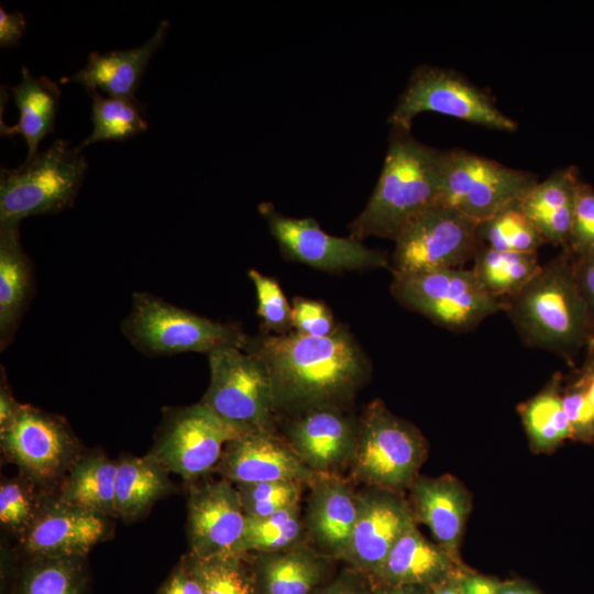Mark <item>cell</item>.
Segmentation results:
<instances>
[{
    "instance_id": "484cf974",
    "label": "cell",
    "mask_w": 594,
    "mask_h": 594,
    "mask_svg": "<svg viewBox=\"0 0 594 594\" xmlns=\"http://www.w3.org/2000/svg\"><path fill=\"white\" fill-rule=\"evenodd\" d=\"M579 179L572 167L537 180L518 207L535 223L547 243L566 249Z\"/></svg>"
},
{
    "instance_id": "30bf717a",
    "label": "cell",
    "mask_w": 594,
    "mask_h": 594,
    "mask_svg": "<svg viewBox=\"0 0 594 594\" xmlns=\"http://www.w3.org/2000/svg\"><path fill=\"white\" fill-rule=\"evenodd\" d=\"M534 174L462 148L442 152L440 201L480 223L516 205Z\"/></svg>"
},
{
    "instance_id": "ffe728a7",
    "label": "cell",
    "mask_w": 594,
    "mask_h": 594,
    "mask_svg": "<svg viewBox=\"0 0 594 594\" xmlns=\"http://www.w3.org/2000/svg\"><path fill=\"white\" fill-rule=\"evenodd\" d=\"M464 566L460 559L426 539L413 522L395 542L371 581L377 585L431 590L460 573Z\"/></svg>"
},
{
    "instance_id": "4dcf8cb0",
    "label": "cell",
    "mask_w": 594,
    "mask_h": 594,
    "mask_svg": "<svg viewBox=\"0 0 594 594\" xmlns=\"http://www.w3.org/2000/svg\"><path fill=\"white\" fill-rule=\"evenodd\" d=\"M560 378V375H553L543 391L518 408L530 444L536 451L554 450L572 437L562 406Z\"/></svg>"
},
{
    "instance_id": "8d00e7d4",
    "label": "cell",
    "mask_w": 594,
    "mask_h": 594,
    "mask_svg": "<svg viewBox=\"0 0 594 594\" xmlns=\"http://www.w3.org/2000/svg\"><path fill=\"white\" fill-rule=\"evenodd\" d=\"M302 484L297 481L239 483L235 484V488L239 492L245 515L262 518L287 506L298 504Z\"/></svg>"
},
{
    "instance_id": "d4e9b609",
    "label": "cell",
    "mask_w": 594,
    "mask_h": 594,
    "mask_svg": "<svg viewBox=\"0 0 594 594\" xmlns=\"http://www.w3.org/2000/svg\"><path fill=\"white\" fill-rule=\"evenodd\" d=\"M19 224H0L1 351L12 342L34 289L32 264L22 246Z\"/></svg>"
},
{
    "instance_id": "d6986e66",
    "label": "cell",
    "mask_w": 594,
    "mask_h": 594,
    "mask_svg": "<svg viewBox=\"0 0 594 594\" xmlns=\"http://www.w3.org/2000/svg\"><path fill=\"white\" fill-rule=\"evenodd\" d=\"M358 425L341 408H316L298 413L286 427L288 444L311 471L332 474L352 460Z\"/></svg>"
},
{
    "instance_id": "e575fe53",
    "label": "cell",
    "mask_w": 594,
    "mask_h": 594,
    "mask_svg": "<svg viewBox=\"0 0 594 594\" xmlns=\"http://www.w3.org/2000/svg\"><path fill=\"white\" fill-rule=\"evenodd\" d=\"M517 204L477 224L482 244L499 252L530 253L547 243Z\"/></svg>"
},
{
    "instance_id": "b9f144b4",
    "label": "cell",
    "mask_w": 594,
    "mask_h": 594,
    "mask_svg": "<svg viewBox=\"0 0 594 594\" xmlns=\"http://www.w3.org/2000/svg\"><path fill=\"white\" fill-rule=\"evenodd\" d=\"M292 327L299 334L323 338L332 334L339 324L334 323L332 314L324 304L297 298L292 306Z\"/></svg>"
},
{
    "instance_id": "db71d44e",
    "label": "cell",
    "mask_w": 594,
    "mask_h": 594,
    "mask_svg": "<svg viewBox=\"0 0 594 594\" xmlns=\"http://www.w3.org/2000/svg\"><path fill=\"white\" fill-rule=\"evenodd\" d=\"M587 345H588V348L594 349V332L590 337Z\"/></svg>"
},
{
    "instance_id": "816d5d0a",
    "label": "cell",
    "mask_w": 594,
    "mask_h": 594,
    "mask_svg": "<svg viewBox=\"0 0 594 594\" xmlns=\"http://www.w3.org/2000/svg\"><path fill=\"white\" fill-rule=\"evenodd\" d=\"M463 569L457 575L429 590V594H463L461 590V574Z\"/></svg>"
},
{
    "instance_id": "8fae6325",
    "label": "cell",
    "mask_w": 594,
    "mask_h": 594,
    "mask_svg": "<svg viewBox=\"0 0 594 594\" xmlns=\"http://www.w3.org/2000/svg\"><path fill=\"white\" fill-rule=\"evenodd\" d=\"M477 224L442 204L424 211L395 239L389 260L393 278L461 267L474 258L481 244Z\"/></svg>"
},
{
    "instance_id": "f907efd6",
    "label": "cell",
    "mask_w": 594,
    "mask_h": 594,
    "mask_svg": "<svg viewBox=\"0 0 594 594\" xmlns=\"http://www.w3.org/2000/svg\"><path fill=\"white\" fill-rule=\"evenodd\" d=\"M373 594H429V590L417 586L373 584Z\"/></svg>"
},
{
    "instance_id": "6da1fadb",
    "label": "cell",
    "mask_w": 594,
    "mask_h": 594,
    "mask_svg": "<svg viewBox=\"0 0 594 594\" xmlns=\"http://www.w3.org/2000/svg\"><path fill=\"white\" fill-rule=\"evenodd\" d=\"M244 349L256 354L272 378L276 411L341 408L365 383L370 364L343 327L314 338L297 332L249 338Z\"/></svg>"
},
{
    "instance_id": "2e32d148",
    "label": "cell",
    "mask_w": 594,
    "mask_h": 594,
    "mask_svg": "<svg viewBox=\"0 0 594 594\" xmlns=\"http://www.w3.org/2000/svg\"><path fill=\"white\" fill-rule=\"evenodd\" d=\"M105 516L57 498L40 503L21 535L22 549L35 558H84L106 534Z\"/></svg>"
},
{
    "instance_id": "8992f818",
    "label": "cell",
    "mask_w": 594,
    "mask_h": 594,
    "mask_svg": "<svg viewBox=\"0 0 594 594\" xmlns=\"http://www.w3.org/2000/svg\"><path fill=\"white\" fill-rule=\"evenodd\" d=\"M427 457L421 432L375 399L364 409L352 458L353 475L369 485L399 493L410 487Z\"/></svg>"
},
{
    "instance_id": "7bdbcfd3",
    "label": "cell",
    "mask_w": 594,
    "mask_h": 594,
    "mask_svg": "<svg viewBox=\"0 0 594 594\" xmlns=\"http://www.w3.org/2000/svg\"><path fill=\"white\" fill-rule=\"evenodd\" d=\"M312 594H373V583L367 575L351 568Z\"/></svg>"
},
{
    "instance_id": "3957f363",
    "label": "cell",
    "mask_w": 594,
    "mask_h": 594,
    "mask_svg": "<svg viewBox=\"0 0 594 594\" xmlns=\"http://www.w3.org/2000/svg\"><path fill=\"white\" fill-rule=\"evenodd\" d=\"M506 314L526 345L572 361L592 336V319L576 284L573 255L563 250L517 294Z\"/></svg>"
},
{
    "instance_id": "5b68a950",
    "label": "cell",
    "mask_w": 594,
    "mask_h": 594,
    "mask_svg": "<svg viewBox=\"0 0 594 594\" xmlns=\"http://www.w3.org/2000/svg\"><path fill=\"white\" fill-rule=\"evenodd\" d=\"M121 329L134 348L148 356L185 352L208 355L223 346L244 348L249 339L233 323L208 319L145 292L133 294Z\"/></svg>"
},
{
    "instance_id": "4316f807",
    "label": "cell",
    "mask_w": 594,
    "mask_h": 594,
    "mask_svg": "<svg viewBox=\"0 0 594 594\" xmlns=\"http://www.w3.org/2000/svg\"><path fill=\"white\" fill-rule=\"evenodd\" d=\"M11 94L19 120L11 127L0 121L1 135L14 138L21 134L29 148L26 158H31L38 153L41 141L54 130L61 89L46 76L35 77L23 66L21 81L11 88Z\"/></svg>"
},
{
    "instance_id": "ba28073f",
    "label": "cell",
    "mask_w": 594,
    "mask_h": 594,
    "mask_svg": "<svg viewBox=\"0 0 594 594\" xmlns=\"http://www.w3.org/2000/svg\"><path fill=\"white\" fill-rule=\"evenodd\" d=\"M427 111L504 132L518 128L490 92L452 69L422 65L411 74L388 123L410 130L416 116Z\"/></svg>"
},
{
    "instance_id": "44dd1931",
    "label": "cell",
    "mask_w": 594,
    "mask_h": 594,
    "mask_svg": "<svg viewBox=\"0 0 594 594\" xmlns=\"http://www.w3.org/2000/svg\"><path fill=\"white\" fill-rule=\"evenodd\" d=\"M410 499L415 521L426 525L439 546L460 559L459 548L471 509V496L464 485L450 474L417 476L410 485Z\"/></svg>"
},
{
    "instance_id": "c3c4849f",
    "label": "cell",
    "mask_w": 594,
    "mask_h": 594,
    "mask_svg": "<svg viewBox=\"0 0 594 594\" xmlns=\"http://www.w3.org/2000/svg\"><path fill=\"white\" fill-rule=\"evenodd\" d=\"M8 389L7 383H1L0 391V427L7 425L15 415L20 407Z\"/></svg>"
},
{
    "instance_id": "603a6c76",
    "label": "cell",
    "mask_w": 594,
    "mask_h": 594,
    "mask_svg": "<svg viewBox=\"0 0 594 594\" xmlns=\"http://www.w3.org/2000/svg\"><path fill=\"white\" fill-rule=\"evenodd\" d=\"M168 21H161L154 34L141 46L90 53L87 64L77 73L63 77L61 82L81 85L88 92L97 90L108 97L135 98V91L151 57L164 44Z\"/></svg>"
},
{
    "instance_id": "83f0119b",
    "label": "cell",
    "mask_w": 594,
    "mask_h": 594,
    "mask_svg": "<svg viewBox=\"0 0 594 594\" xmlns=\"http://www.w3.org/2000/svg\"><path fill=\"white\" fill-rule=\"evenodd\" d=\"M169 471L147 454L125 457L118 462L116 476V513L124 520L144 514L170 488Z\"/></svg>"
},
{
    "instance_id": "f35d334b",
    "label": "cell",
    "mask_w": 594,
    "mask_h": 594,
    "mask_svg": "<svg viewBox=\"0 0 594 594\" xmlns=\"http://www.w3.org/2000/svg\"><path fill=\"white\" fill-rule=\"evenodd\" d=\"M41 502L22 480L4 481L0 486V521L12 531L23 534L34 519Z\"/></svg>"
},
{
    "instance_id": "277c9868",
    "label": "cell",
    "mask_w": 594,
    "mask_h": 594,
    "mask_svg": "<svg viewBox=\"0 0 594 594\" xmlns=\"http://www.w3.org/2000/svg\"><path fill=\"white\" fill-rule=\"evenodd\" d=\"M88 163L77 146L55 140L16 168L1 169L0 224L72 207L85 179Z\"/></svg>"
},
{
    "instance_id": "bcb514c9",
    "label": "cell",
    "mask_w": 594,
    "mask_h": 594,
    "mask_svg": "<svg viewBox=\"0 0 594 594\" xmlns=\"http://www.w3.org/2000/svg\"><path fill=\"white\" fill-rule=\"evenodd\" d=\"M26 28L23 13L19 11L7 12L0 7V46L12 47L19 44Z\"/></svg>"
},
{
    "instance_id": "9c48e42d",
    "label": "cell",
    "mask_w": 594,
    "mask_h": 594,
    "mask_svg": "<svg viewBox=\"0 0 594 594\" xmlns=\"http://www.w3.org/2000/svg\"><path fill=\"white\" fill-rule=\"evenodd\" d=\"M209 387L200 403L222 419L245 430L274 432V388L265 363L235 345L208 354Z\"/></svg>"
},
{
    "instance_id": "f1b7e54d",
    "label": "cell",
    "mask_w": 594,
    "mask_h": 594,
    "mask_svg": "<svg viewBox=\"0 0 594 594\" xmlns=\"http://www.w3.org/2000/svg\"><path fill=\"white\" fill-rule=\"evenodd\" d=\"M118 462L101 453L77 459L58 497L101 516L116 513V476Z\"/></svg>"
},
{
    "instance_id": "cb8c5ba5",
    "label": "cell",
    "mask_w": 594,
    "mask_h": 594,
    "mask_svg": "<svg viewBox=\"0 0 594 594\" xmlns=\"http://www.w3.org/2000/svg\"><path fill=\"white\" fill-rule=\"evenodd\" d=\"M330 558L302 542L274 552L257 553L251 570L255 592L312 594L328 571Z\"/></svg>"
},
{
    "instance_id": "ab89813d",
    "label": "cell",
    "mask_w": 594,
    "mask_h": 594,
    "mask_svg": "<svg viewBox=\"0 0 594 594\" xmlns=\"http://www.w3.org/2000/svg\"><path fill=\"white\" fill-rule=\"evenodd\" d=\"M565 250L574 256L594 251V189L580 180Z\"/></svg>"
},
{
    "instance_id": "836d02e7",
    "label": "cell",
    "mask_w": 594,
    "mask_h": 594,
    "mask_svg": "<svg viewBox=\"0 0 594 594\" xmlns=\"http://www.w3.org/2000/svg\"><path fill=\"white\" fill-rule=\"evenodd\" d=\"M301 535L299 503L266 517L246 516L245 528L235 552L245 556L252 551L264 553L283 550L301 542Z\"/></svg>"
},
{
    "instance_id": "52a82bcc",
    "label": "cell",
    "mask_w": 594,
    "mask_h": 594,
    "mask_svg": "<svg viewBox=\"0 0 594 594\" xmlns=\"http://www.w3.org/2000/svg\"><path fill=\"white\" fill-rule=\"evenodd\" d=\"M391 290L404 307L453 332L474 330L487 317L506 311L505 300L490 295L472 268L393 278Z\"/></svg>"
},
{
    "instance_id": "7c38bea8",
    "label": "cell",
    "mask_w": 594,
    "mask_h": 594,
    "mask_svg": "<svg viewBox=\"0 0 594 594\" xmlns=\"http://www.w3.org/2000/svg\"><path fill=\"white\" fill-rule=\"evenodd\" d=\"M244 431L202 403L166 408L148 454L191 482L216 469L226 444Z\"/></svg>"
},
{
    "instance_id": "ee69618b",
    "label": "cell",
    "mask_w": 594,
    "mask_h": 594,
    "mask_svg": "<svg viewBox=\"0 0 594 594\" xmlns=\"http://www.w3.org/2000/svg\"><path fill=\"white\" fill-rule=\"evenodd\" d=\"M157 594H204L187 558L173 570Z\"/></svg>"
},
{
    "instance_id": "5bb4252c",
    "label": "cell",
    "mask_w": 594,
    "mask_h": 594,
    "mask_svg": "<svg viewBox=\"0 0 594 594\" xmlns=\"http://www.w3.org/2000/svg\"><path fill=\"white\" fill-rule=\"evenodd\" d=\"M260 211L282 252L290 260L329 272L389 267L387 254L367 248L352 235H331L314 218L286 217L268 202L260 205Z\"/></svg>"
},
{
    "instance_id": "11a10c76",
    "label": "cell",
    "mask_w": 594,
    "mask_h": 594,
    "mask_svg": "<svg viewBox=\"0 0 594 594\" xmlns=\"http://www.w3.org/2000/svg\"><path fill=\"white\" fill-rule=\"evenodd\" d=\"M585 371L587 372H594V361L585 367Z\"/></svg>"
},
{
    "instance_id": "7402d4cb",
    "label": "cell",
    "mask_w": 594,
    "mask_h": 594,
    "mask_svg": "<svg viewBox=\"0 0 594 594\" xmlns=\"http://www.w3.org/2000/svg\"><path fill=\"white\" fill-rule=\"evenodd\" d=\"M309 485L306 529L324 554L342 560L358 516V494L333 474H320Z\"/></svg>"
},
{
    "instance_id": "e0dca14e",
    "label": "cell",
    "mask_w": 594,
    "mask_h": 594,
    "mask_svg": "<svg viewBox=\"0 0 594 594\" xmlns=\"http://www.w3.org/2000/svg\"><path fill=\"white\" fill-rule=\"evenodd\" d=\"M245 519L239 492L229 481L193 486L188 498L190 554L208 558L237 553Z\"/></svg>"
},
{
    "instance_id": "f6af8a7d",
    "label": "cell",
    "mask_w": 594,
    "mask_h": 594,
    "mask_svg": "<svg viewBox=\"0 0 594 594\" xmlns=\"http://www.w3.org/2000/svg\"><path fill=\"white\" fill-rule=\"evenodd\" d=\"M573 270L578 287L594 323V251L580 256L573 255Z\"/></svg>"
},
{
    "instance_id": "74e56055",
    "label": "cell",
    "mask_w": 594,
    "mask_h": 594,
    "mask_svg": "<svg viewBox=\"0 0 594 594\" xmlns=\"http://www.w3.org/2000/svg\"><path fill=\"white\" fill-rule=\"evenodd\" d=\"M257 300V315L267 330L286 333L292 327V306L288 304L278 283L255 270L249 271Z\"/></svg>"
},
{
    "instance_id": "681fc988",
    "label": "cell",
    "mask_w": 594,
    "mask_h": 594,
    "mask_svg": "<svg viewBox=\"0 0 594 594\" xmlns=\"http://www.w3.org/2000/svg\"><path fill=\"white\" fill-rule=\"evenodd\" d=\"M496 594H542L521 580L497 581Z\"/></svg>"
},
{
    "instance_id": "9a60e30c",
    "label": "cell",
    "mask_w": 594,
    "mask_h": 594,
    "mask_svg": "<svg viewBox=\"0 0 594 594\" xmlns=\"http://www.w3.org/2000/svg\"><path fill=\"white\" fill-rule=\"evenodd\" d=\"M413 522L411 507L399 493L369 487L358 494V516L342 560L372 580Z\"/></svg>"
},
{
    "instance_id": "f5cc1de1",
    "label": "cell",
    "mask_w": 594,
    "mask_h": 594,
    "mask_svg": "<svg viewBox=\"0 0 594 594\" xmlns=\"http://www.w3.org/2000/svg\"><path fill=\"white\" fill-rule=\"evenodd\" d=\"M581 376L584 381L586 397L594 409V372L585 371Z\"/></svg>"
},
{
    "instance_id": "4fadbf2b",
    "label": "cell",
    "mask_w": 594,
    "mask_h": 594,
    "mask_svg": "<svg viewBox=\"0 0 594 594\" xmlns=\"http://www.w3.org/2000/svg\"><path fill=\"white\" fill-rule=\"evenodd\" d=\"M0 438L7 458L36 484L56 481L77 461V440L66 424L30 405H20Z\"/></svg>"
},
{
    "instance_id": "d590c367",
    "label": "cell",
    "mask_w": 594,
    "mask_h": 594,
    "mask_svg": "<svg viewBox=\"0 0 594 594\" xmlns=\"http://www.w3.org/2000/svg\"><path fill=\"white\" fill-rule=\"evenodd\" d=\"M204 594H256L252 571L244 556L237 553L198 558L186 557Z\"/></svg>"
},
{
    "instance_id": "60d3db41",
    "label": "cell",
    "mask_w": 594,
    "mask_h": 594,
    "mask_svg": "<svg viewBox=\"0 0 594 594\" xmlns=\"http://www.w3.org/2000/svg\"><path fill=\"white\" fill-rule=\"evenodd\" d=\"M562 406L566 415L571 439L582 442L594 441V409L591 406L582 376L563 393Z\"/></svg>"
},
{
    "instance_id": "f546056e",
    "label": "cell",
    "mask_w": 594,
    "mask_h": 594,
    "mask_svg": "<svg viewBox=\"0 0 594 594\" xmlns=\"http://www.w3.org/2000/svg\"><path fill=\"white\" fill-rule=\"evenodd\" d=\"M474 272L492 296L506 299L517 294L541 270L537 252H499L480 244L474 255Z\"/></svg>"
},
{
    "instance_id": "1f68e13d",
    "label": "cell",
    "mask_w": 594,
    "mask_h": 594,
    "mask_svg": "<svg viewBox=\"0 0 594 594\" xmlns=\"http://www.w3.org/2000/svg\"><path fill=\"white\" fill-rule=\"evenodd\" d=\"M91 96V133L77 146L100 141H124L147 130L144 107L136 98L108 97L97 90Z\"/></svg>"
},
{
    "instance_id": "ac0fdd59",
    "label": "cell",
    "mask_w": 594,
    "mask_h": 594,
    "mask_svg": "<svg viewBox=\"0 0 594 594\" xmlns=\"http://www.w3.org/2000/svg\"><path fill=\"white\" fill-rule=\"evenodd\" d=\"M216 470L230 483L297 481L320 474L308 469L288 443L273 431L248 430L229 441Z\"/></svg>"
},
{
    "instance_id": "7dc6e473",
    "label": "cell",
    "mask_w": 594,
    "mask_h": 594,
    "mask_svg": "<svg viewBox=\"0 0 594 594\" xmlns=\"http://www.w3.org/2000/svg\"><path fill=\"white\" fill-rule=\"evenodd\" d=\"M497 581L465 566L461 574V590L463 594H496Z\"/></svg>"
},
{
    "instance_id": "7a4b0ae2",
    "label": "cell",
    "mask_w": 594,
    "mask_h": 594,
    "mask_svg": "<svg viewBox=\"0 0 594 594\" xmlns=\"http://www.w3.org/2000/svg\"><path fill=\"white\" fill-rule=\"evenodd\" d=\"M442 152L392 127L382 173L363 211L350 223L362 240H394L417 216L440 201Z\"/></svg>"
},
{
    "instance_id": "d6a6232c",
    "label": "cell",
    "mask_w": 594,
    "mask_h": 594,
    "mask_svg": "<svg viewBox=\"0 0 594 594\" xmlns=\"http://www.w3.org/2000/svg\"><path fill=\"white\" fill-rule=\"evenodd\" d=\"M82 559H31L19 573L12 594H85Z\"/></svg>"
}]
</instances>
